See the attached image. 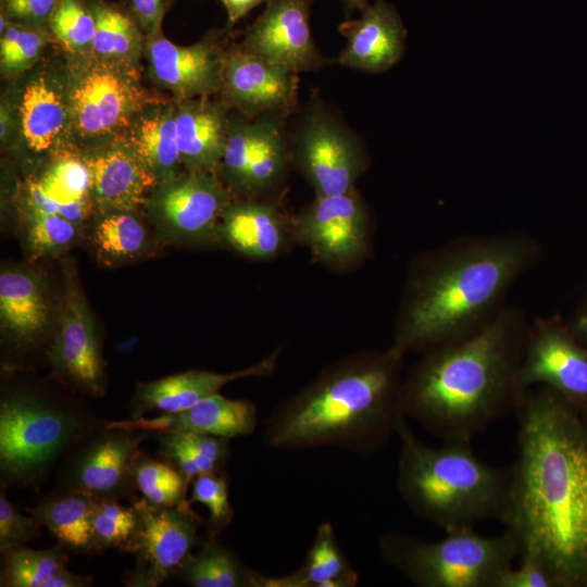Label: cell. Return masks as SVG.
Listing matches in <instances>:
<instances>
[{
  "mask_svg": "<svg viewBox=\"0 0 587 587\" xmlns=\"http://www.w3.org/2000/svg\"><path fill=\"white\" fill-rule=\"evenodd\" d=\"M296 152L317 197L353 190L362 163L359 147L327 113L315 111L307 117L298 134Z\"/></svg>",
  "mask_w": 587,
  "mask_h": 587,
  "instance_id": "4fadbf2b",
  "label": "cell"
},
{
  "mask_svg": "<svg viewBox=\"0 0 587 587\" xmlns=\"http://www.w3.org/2000/svg\"><path fill=\"white\" fill-rule=\"evenodd\" d=\"M378 549L388 565L421 587H497L520 557L508 528L495 536L475 529L447 532L434 541L388 533L379 538Z\"/></svg>",
  "mask_w": 587,
  "mask_h": 587,
  "instance_id": "52a82bcc",
  "label": "cell"
},
{
  "mask_svg": "<svg viewBox=\"0 0 587 587\" xmlns=\"http://www.w3.org/2000/svg\"><path fill=\"white\" fill-rule=\"evenodd\" d=\"M85 162L90 172L92 199L105 214L135 210L158 183L130 148H114Z\"/></svg>",
  "mask_w": 587,
  "mask_h": 587,
  "instance_id": "7402d4cb",
  "label": "cell"
},
{
  "mask_svg": "<svg viewBox=\"0 0 587 587\" xmlns=\"http://www.w3.org/2000/svg\"><path fill=\"white\" fill-rule=\"evenodd\" d=\"M519 385L549 387L580 411L587 409V346L558 316L529 321Z\"/></svg>",
  "mask_w": 587,
  "mask_h": 587,
  "instance_id": "30bf717a",
  "label": "cell"
},
{
  "mask_svg": "<svg viewBox=\"0 0 587 587\" xmlns=\"http://www.w3.org/2000/svg\"><path fill=\"white\" fill-rule=\"evenodd\" d=\"M217 224L221 238L250 258H271L279 251L284 241L282 218L266 203L227 204Z\"/></svg>",
  "mask_w": 587,
  "mask_h": 587,
  "instance_id": "484cf974",
  "label": "cell"
},
{
  "mask_svg": "<svg viewBox=\"0 0 587 587\" xmlns=\"http://www.w3.org/2000/svg\"><path fill=\"white\" fill-rule=\"evenodd\" d=\"M567 324L576 338L587 346V299Z\"/></svg>",
  "mask_w": 587,
  "mask_h": 587,
  "instance_id": "f907efd6",
  "label": "cell"
},
{
  "mask_svg": "<svg viewBox=\"0 0 587 587\" xmlns=\"http://www.w3.org/2000/svg\"><path fill=\"white\" fill-rule=\"evenodd\" d=\"M174 577L192 587H265L267 580L213 537H207L188 553Z\"/></svg>",
  "mask_w": 587,
  "mask_h": 587,
  "instance_id": "83f0119b",
  "label": "cell"
},
{
  "mask_svg": "<svg viewBox=\"0 0 587 587\" xmlns=\"http://www.w3.org/2000/svg\"><path fill=\"white\" fill-rule=\"evenodd\" d=\"M1 557V587H45L68 561L67 550L59 542L40 550L17 547Z\"/></svg>",
  "mask_w": 587,
  "mask_h": 587,
  "instance_id": "d6a6232c",
  "label": "cell"
},
{
  "mask_svg": "<svg viewBox=\"0 0 587 587\" xmlns=\"http://www.w3.org/2000/svg\"><path fill=\"white\" fill-rule=\"evenodd\" d=\"M152 436V432L107 421L63 455L57 469V488L104 499H134V465L140 445Z\"/></svg>",
  "mask_w": 587,
  "mask_h": 587,
  "instance_id": "ba28073f",
  "label": "cell"
},
{
  "mask_svg": "<svg viewBox=\"0 0 587 587\" xmlns=\"http://www.w3.org/2000/svg\"><path fill=\"white\" fill-rule=\"evenodd\" d=\"M48 304L38 279L24 271L0 275L2 327L18 347L33 346L47 326Z\"/></svg>",
  "mask_w": 587,
  "mask_h": 587,
  "instance_id": "d4e9b609",
  "label": "cell"
},
{
  "mask_svg": "<svg viewBox=\"0 0 587 587\" xmlns=\"http://www.w3.org/2000/svg\"><path fill=\"white\" fill-rule=\"evenodd\" d=\"M91 511L90 495L55 488L39 498L32 514L67 552L91 555Z\"/></svg>",
  "mask_w": 587,
  "mask_h": 587,
  "instance_id": "4316f807",
  "label": "cell"
},
{
  "mask_svg": "<svg viewBox=\"0 0 587 587\" xmlns=\"http://www.w3.org/2000/svg\"><path fill=\"white\" fill-rule=\"evenodd\" d=\"M501 522L558 587H587V420L546 386L524 391Z\"/></svg>",
  "mask_w": 587,
  "mask_h": 587,
  "instance_id": "6da1fadb",
  "label": "cell"
},
{
  "mask_svg": "<svg viewBox=\"0 0 587 587\" xmlns=\"http://www.w3.org/2000/svg\"><path fill=\"white\" fill-rule=\"evenodd\" d=\"M226 12L228 23L230 25L237 23L239 20L245 17L250 11L255 7L265 2L266 0H220Z\"/></svg>",
  "mask_w": 587,
  "mask_h": 587,
  "instance_id": "681fc988",
  "label": "cell"
},
{
  "mask_svg": "<svg viewBox=\"0 0 587 587\" xmlns=\"http://www.w3.org/2000/svg\"><path fill=\"white\" fill-rule=\"evenodd\" d=\"M540 253L534 237L515 230L459 237L436 249L411 277L392 348L425 352L476 333Z\"/></svg>",
  "mask_w": 587,
  "mask_h": 587,
  "instance_id": "7a4b0ae2",
  "label": "cell"
},
{
  "mask_svg": "<svg viewBox=\"0 0 587 587\" xmlns=\"http://www.w3.org/2000/svg\"><path fill=\"white\" fill-rule=\"evenodd\" d=\"M66 276L59 329L47 359L61 384L82 395L101 397L107 378L100 338L75 277Z\"/></svg>",
  "mask_w": 587,
  "mask_h": 587,
  "instance_id": "8fae6325",
  "label": "cell"
},
{
  "mask_svg": "<svg viewBox=\"0 0 587 587\" xmlns=\"http://www.w3.org/2000/svg\"><path fill=\"white\" fill-rule=\"evenodd\" d=\"M76 224L54 214H28L27 247L33 258L59 254L76 237Z\"/></svg>",
  "mask_w": 587,
  "mask_h": 587,
  "instance_id": "b9f144b4",
  "label": "cell"
},
{
  "mask_svg": "<svg viewBox=\"0 0 587 587\" xmlns=\"http://www.w3.org/2000/svg\"><path fill=\"white\" fill-rule=\"evenodd\" d=\"M188 502L201 503L209 511L205 521L208 537L218 536L232 524L234 509L228 496V478L225 472L202 474L190 484Z\"/></svg>",
  "mask_w": 587,
  "mask_h": 587,
  "instance_id": "ab89813d",
  "label": "cell"
},
{
  "mask_svg": "<svg viewBox=\"0 0 587 587\" xmlns=\"http://www.w3.org/2000/svg\"><path fill=\"white\" fill-rule=\"evenodd\" d=\"M210 40L178 46L160 32L149 35L148 54L159 83L184 98L207 96L222 85L224 58Z\"/></svg>",
  "mask_w": 587,
  "mask_h": 587,
  "instance_id": "ffe728a7",
  "label": "cell"
},
{
  "mask_svg": "<svg viewBox=\"0 0 587 587\" xmlns=\"http://www.w3.org/2000/svg\"><path fill=\"white\" fill-rule=\"evenodd\" d=\"M91 177L85 161L65 157L27 188L30 213L54 214L74 224L85 221L91 209Z\"/></svg>",
  "mask_w": 587,
  "mask_h": 587,
  "instance_id": "603a6c76",
  "label": "cell"
},
{
  "mask_svg": "<svg viewBox=\"0 0 587 587\" xmlns=\"http://www.w3.org/2000/svg\"><path fill=\"white\" fill-rule=\"evenodd\" d=\"M302 241L322 259L345 263L362 253L367 221L364 207L352 191L317 197L296 222Z\"/></svg>",
  "mask_w": 587,
  "mask_h": 587,
  "instance_id": "e0dca14e",
  "label": "cell"
},
{
  "mask_svg": "<svg viewBox=\"0 0 587 587\" xmlns=\"http://www.w3.org/2000/svg\"><path fill=\"white\" fill-rule=\"evenodd\" d=\"M67 108L61 95L45 78L27 85L21 102L22 134L35 151L51 148L67 121Z\"/></svg>",
  "mask_w": 587,
  "mask_h": 587,
  "instance_id": "4dcf8cb0",
  "label": "cell"
},
{
  "mask_svg": "<svg viewBox=\"0 0 587 587\" xmlns=\"http://www.w3.org/2000/svg\"><path fill=\"white\" fill-rule=\"evenodd\" d=\"M129 14L149 35L161 30L163 17L172 0H125Z\"/></svg>",
  "mask_w": 587,
  "mask_h": 587,
  "instance_id": "7dc6e473",
  "label": "cell"
},
{
  "mask_svg": "<svg viewBox=\"0 0 587 587\" xmlns=\"http://www.w3.org/2000/svg\"><path fill=\"white\" fill-rule=\"evenodd\" d=\"M92 584L91 576L73 573L65 566L47 582L45 587H90Z\"/></svg>",
  "mask_w": 587,
  "mask_h": 587,
  "instance_id": "c3c4849f",
  "label": "cell"
},
{
  "mask_svg": "<svg viewBox=\"0 0 587 587\" xmlns=\"http://www.w3.org/2000/svg\"><path fill=\"white\" fill-rule=\"evenodd\" d=\"M9 115H8V112L7 110H4V108L1 109V121H0V134H1V138L3 139L7 134H8V128H9Z\"/></svg>",
  "mask_w": 587,
  "mask_h": 587,
  "instance_id": "f5cc1de1",
  "label": "cell"
},
{
  "mask_svg": "<svg viewBox=\"0 0 587 587\" xmlns=\"http://www.w3.org/2000/svg\"><path fill=\"white\" fill-rule=\"evenodd\" d=\"M339 1L348 10H361L362 8L371 3V0H339Z\"/></svg>",
  "mask_w": 587,
  "mask_h": 587,
  "instance_id": "816d5d0a",
  "label": "cell"
},
{
  "mask_svg": "<svg viewBox=\"0 0 587 587\" xmlns=\"http://www.w3.org/2000/svg\"><path fill=\"white\" fill-rule=\"evenodd\" d=\"M520 557V565L509 567L499 578L497 587L555 586L552 575L538 558L528 553H521Z\"/></svg>",
  "mask_w": 587,
  "mask_h": 587,
  "instance_id": "f6af8a7d",
  "label": "cell"
},
{
  "mask_svg": "<svg viewBox=\"0 0 587 587\" xmlns=\"http://www.w3.org/2000/svg\"><path fill=\"white\" fill-rule=\"evenodd\" d=\"M359 580L328 522L319 525L305 561L294 573L271 577L265 587H353Z\"/></svg>",
  "mask_w": 587,
  "mask_h": 587,
  "instance_id": "f1b7e54d",
  "label": "cell"
},
{
  "mask_svg": "<svg viewBox=\"0 0 587 587\" xmlns=\"http://www.w3.org/2000/svg\"><path fill=\"white\" fill-rule=\"evenodd\" d=\"M358 18L342 22L338 29L347 43L339 55L342 66L379 73L403 55L407 29L398 11L384 0L360 10Z\"/></svg>",
  "mask_w": 587,
  "mask_h": 587,
  "instance_id": "ac0fdd59",
  "label": "cell"
},
{
  "mask_svg": "<svg viewBox=\"0 0 587 587\" xmlns=\"http://www.w3.org/2000/svg\"><path fill=\"white\" fill-rule=\"evenodd\" d=\"M401 447L397 487L407 505L446 533L475 529L489 519L501 521L510 491V469L480 460L471 441L430 447L407 423L398 426Z\"/></svg>",
  "mask_w": 587,
  "mask_h": 587,
  "instance_id": "5b68a950",
  "label": "cell"
},
{
  "mask_svg": "<svg viewBox=\"0 0 587 587\" xmlns=\"http://www.w3.org/2000/svg\"><path fill=\"white\" fill-rule=\"evenodd\" d=\"M91 498V540L95 554L111 548L124 552L138 523L135 507H124L115 499Z\"/></svg>",
  "mask_w": 587,
  "mask_h": 587,
  "instance_id": "8d00e7d4",
  "label": "cell"
},
{
  "mask_svg": "<svg viewBox=\"0 0 587 587\" xmlns=\"http://www.w3.org/2000/svg\"><path fill=\"white\" fill-rule=\"evenodd\" d=\"M12 387L0 398V487L39 491L63 455L103 425L74 390Z\"/></svg>",
  "mask_w": 587,
  "mask_h": 587,
  "instance_id": "8992f818",
  "label": "cell"
},
{
  "mask_svg": "<svg viewBox=\"0 0 587 587\" xmlns=\"http://www.w3.org/2000/svg\"><path fill=\"white\" fill-rule=\"evenodd\" d=\"M58 2L59 0H1V14L12 22L42 28L49 24Z\"/></svg>",
  "mask_w": 587,
  "mask_h": 587,
  "instance_id": "bcb514c9",
  "label": "cell"
},
{
  "mask_svg": "<svg viewBox=\"0 0 587 587\" xmlns=\"http://www.w3.org/2000/svg\"><path fill=\"white\" fill-rule=\"evenodd\" d=\"M528 325L505 305L476 333L425 351L402 384L404 416L444 441H471L515 411Z\"/></svg>",
  "mask_w": 587,
  "mask_h": 587,
  "instance_id": "3957f363",
  "label": "cell"
},
{
  "mask_svg": "<svg viewBox=\"0 0 587 587\" xmlns=\"http://www.w3.org/2000/svg\"><path fill=\"white\" fill-rule=\"evenodd\" d=\"M96 20L91 50L99 57L128 60L135 55L140 34L135 18L102 0H89Z\"/></svg>",
  "mask_w": 587,
  "mask_h": 587,
  "instance_id": "836d02e7",
  "label": "cell"
},
{
  "mask_svg": "<svg viewBox=\"0 0 587 587\" xmlns=\"http://www.w3.org/2000/svg\"><path fill=\"white\" fill-rule=\"evenodd\" d=\"M0 488V552L26 546L41 536V524L32 514H22Z\"/></svg>",
  "mask_w": 587,
  "mask_h": 587,
  "instance_id": "ee69618b",
  "label": "cell"
},
{
  "mask_svg": "<svg viewBox=\"0 0 587 587\" xmlns=\"http://www.w3.org/2000/svg\"><path fill=\"white\" fill-rule=\"evenodd\" d=\"M175 124L180 160L189 172L211 171L222 161L228 124L218 108L204 100L184 103Z\"/></svg>",
  "mask_w": 587,
  "mask_h": 587,
  "instance_id": "cb8c5ba5",
  "label": "cell"
},
{
  "mask_svg": "<svg viewBox=\"0 0 587 587\" xmlns=\"http://www.w3.org/2000/svg\"><path fill=\"white\" fill-rule=\"evenodd\" d=\"M282 117L275 114L261 115L260 136L247 171L245 187L266 188L284 172L287 152Z\"/></svg>",
  "mask_w": 587,
  "mask_h": 587,
  "instance_id": "d590c367",
  "label": "cell"
},
{
  "mask_svg": "<svg viewBox=\"0 0 587 587\" xmlns=\"http://www.w3.org/2000/svg\"><path fill=\"white\" fill-rule=\"evenodd\" d=\"M402 355L391 347L326 372L268 415L263 445L280 450L337 447L361 457L379 451L405 419Z\"/></svg>",
  "mask_w": 587,
  "mask_h": 587,
  "instance_id": "277c9868",
  "label": "cell"
},
{
  "mask_svg": "<svg viewBox=\"0 0 587 587\" xmlns=\"http://www.w3.org/2000/svg\"><path fill=\"white\" fill-rule=\"evenodd\" d=\"M116 422L152 433H197L232 439L251 435L258 426V413L251 401L216 392L180 412Z\"/></svg>",
  "mask_w": 587,
  "mask_h": 587,
  "instance_id": "44dd1931",
  "label": "cell"
},
{
  "mask_svg": "<svg viewBox=\"0 0 587 587\" xmlns=\"http://www.w3.org/2000/svg\"><path fill=\"white\" fill-rule=\"evenodd\" d=\"M135 486L151 505L172 508L187 499L190 483L173 465L140 450L134 465Z\"/></svg>",
  "mask_w": 587,
  "mask_h": 587,
  "instance_id": "e575fe53",
  "label": "cell"
},
{
  "mask_svg": "<svg viewBox=\"0 0 587 587\" xmlns=\"http://www.w3.org/2000/svg\"><path fill=\"white\" fill-rule=\"evenodd\" d=\"M54 37L68 50L91 48L96 20L88 1L59 0L48 24Z\"/></svg>",
  "mask_w": 587,
  "mask_h": 587,
  "instance_id": "f35d334b",
  "label": "cell"
},
{
  "mask_svg": "<svg viewBox=\"0 0 587 587\" xmlns=\"http://www.w3.org/2000/svg\"><path fill=\"white\" fill-rule=\"evenodd\" d=\"M146 239L145 227L128 212L105 214L95 230L98 250L101 254L114 260L136 255L143 248Z\"/></svg>",
  "mask_w": 587,
  "mask_h": 587,
  "instance_id": "74e56055",
  "label": "cell"
},
{
  "mask_svg": "<svg viewBox=\"0 0 587 587\" xmlns=\"http://www.w3.org/2000/svg\"><path fill=\"white\" fill-rule=\"evenodd\" d=\"M276 358L277 353H273L258 364L230 373L188 370L139 383L129 405V419L145 417L152 412L175 413L187 410L234 380L271 373Z\"/></svg>",
  "mask_w": 587,
  "mask_h": 587,
  "instance_id": "d6986e66",
  "label": "cell"
},
{
  "mask_svg": "<svg viewBox=\"0 0 587 587\" xmlns=\"http://www.w3.org/2000/svg\"><path fill=\"white\" fill-rule=\"evenodd\" d=\"M137 90L120 70L107 63L87 66L70 92V112L77 130L89 137L122 127L135 109Z\"/></svg>",
  "mask_w": 587,
  "mask_h": 587,
  "instance_id": "2e32d148",
  "label": "cell"
},
{
  "mask_svg": "<svg viewBox=\"0 0 587 587\" xmlns=\"http://www.w3.org/2000/svg\"><path fill=\"white\" fill-rule=\"evenodd\" d=\"M227 193L210 171L189 172L163 183L153 197V215L176 238L211 232L227 207Z\"/></svg>",
  "mask_w": 587,
  "mask_h": 587,
  "instance_id": "9a60e30c",
  "label": "cell"
},
{
  "mask_svg": "<svg viewBox=\"0 0 587 587\" xmlns=\"http://www.w3.org/2000/svg\"><path fill=\"white\" fill-rule=\"evenodd\" d=\"M129 148L154 175L158 183L176 176L182 162L177 143L175 113L157 112L141 117L133 127Z\"/></svg>",
  "mask_w": 587,
  "mask_h": 587,
  "instance_id": "1f68e13d",
  "label": "cell"
},
{
  "mask_svg": "<svg viewBox=\"0 0 587 587\" xmlns=\"http://www.w3.org/2000/svg\"><path fill=\"white\" fill-rule=\"evenodd\" d=\"M158 455L191 484L202 474L224 472L230 457V439L197 433H153Z\"/></svg>",
  "mask_w": 587,
  "mask_h": 587,
  "instance_id": "f546056e",
  "label": "cell"
},
{
  "mask_svg": "<svg viewBox=\"0 0 587 587\" xmlns=\"http://www.w3.org/2000/svg\"><path fill=\"white\" fill-rule=\"evenodd\" d=\"M46 40L47 35L42 28L10 21L1 33L2 68L7 72H17L29 66L38 58Z\"/></svg>",
  "mask_w": 587,
  "mask_h": 587,
  "instance_id": "60d3db41",
  "label": "cell"
},
{
  "mask_svg": "<svg viewBox=\"0 0 587 587\" xmlns=\"http://www.w3.org/2000/svg\"><path fill=\"white\" fill-rule=\"evenodd\" d=\"M138 515L133 538L124 552L134 555L135 565L123 577L126 587H157L174 577L180 562L202 540L205 523L188 500L172 508H155L143 498L130 500Z\"/></svg>",
  "mask_w": 587,
  "mask_h": 587,
  "instance_id": "9c48e42d",
  "label": "cell"
},
{
  "mask_svg": "<svg viewBox=\"0 0 587 587\" xmlns=\"http://www.w3.org/2000/svg\"><path fill=\"white\" fill-rule=\"evenodd\" d=\"M221 87L247 114L284 116L297 103L298 76L245 48L224 57Z\"/></svg>",
  "mask_w": 587,
  "mask_h": 587,
  "instance_id": "5bb4252c",
  "label": "cell"
},
{
  "mask_svg": "<svg viewBox=\"0 0 587 587\" xmlns=\"http://www.w3.org/2000/svg\"><path fill=\"white\" fill-rule=\"evenodd\" d=\"M261 130V116L253 123L236 122L228 125L223 163L237 183L245 186L246 175Z\"/></svg>",
  "mask_w": 587,
  "mask_h": 587,
  "instance_id": "7bdbcfd3",
  "label": "cell"
},
{
  "mask_svg": "<svg viewBox=\"0 0 587 587\" xmlns=\"http://www.w3.org/2000/svg\"><path fill=\"white\" fill-rule=\"evenodd\" d=\"M249 27L248 51L295 73L315 71L327 60L314 43L310 16L313 0H266Z\"/></svg>",
  "mask_w": 587,
  "mask_h": 587,
  "instance_id": "7c38bea8",
  "label": "cell"
}]
</instances>
